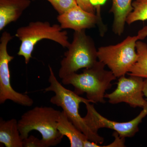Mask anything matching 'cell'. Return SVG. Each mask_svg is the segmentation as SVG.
<instances>
[{"mask_svg": "<svg viewBox=\"0 0 147 147\" xmlns=\"http://www.w3.org/2000/svg\"><path fill=\"white\" fill-rule=\"evenodd\" d=\"M105 65L98 61L82 73L69 74L62 79L64 85H71L78 95L86 94L87 99L92 103H104L105 92L112 87V82L117 77L110 70L105 69Z\"/></svg>", "mask_w": 147, "mask_h": 147, "instance_id": "cell-1", "label": "cell"}, {"mask_svg": "<svg viewBox=\"0 0 147 147\" xmlns=\"http://www.w3.org/2000/svg\"><path fill=\"white\" fill-rule=\"evenodd\" d=\"M61 113L47 106H36L24 113L18 121L21 138L24 140L28 137L31 131L36 130L42 135L43 147L59 144L64 137L57 128Z\"/></svg>", "mask_w": 147, "mask_h": 147, "instance_id": "cell-2", "label": "cell"}, {"mask_svg": "<svg viewBox=\"0 0 147 147\" xmlns=\"http://www.w3.org/2000/svg\"><path fill=\"white\" fill-rule=\"evenodd\" d=\"M50 75L48 82L50 86L44 90L45 92H53L55 95L50 98L52 104L61 107L69 119L86 136L90 141L101 144L104 138L95 133L87 125L84 117L79 113L80 103H92L90 100L81 97L74 92L66 88L58 81L53 69L49 65Z\"/></svg>", "mask_w": 147, "mask_h": 147, "instance_id": "cell-3", "label": "cell"}, {"mask_svg": "<svg viewBox=\"0 0 147 147\" xmlns=\"http://www.w3.org/2000/svg\"><path fill=\"white\" fill-rule=\"evenodd\" d=\"M15 36L21 41L17 55L24 57L26 64L32 57L35 46L40 40H50L67 48L70 44L67 32L63 30L60 25L51 26L47 21L30 22L28 26L18 28Z\"/></svg>", "mask_w": 147, "mask_h": 147, "instance_id": "cell-4", "label": "cell"}, {"mask_svg": "<svg viewBox=\"0 0 147 147\" xmlns=\"http://www.w3.org/2000/svg\"><path fill=\"white\" fill-rule=\"evenodd\" d=\"M61 62L59 77L63 79L82 68H88L97 61V50L94 41L85 30L74 31L73 40Z\"/></svg>", "mask_w": 147, "mask_h": 147, "instance_id": "cell-5", "label": "cell"}, {"mask_svg": "<svg viewBox=\"0 0 147 147\" xmlns=\"http://www.w3.org/2000/svg\"><path fill=\"white\" fill-rule=\"evenodd\" d=\"M138 36H128L115 45L99 47L98 59L107 65L117 78L125 76L137 61L136 42Z\"/></svg>", "mask_w": 147, "mask_h": 147, "instance_id": "cell-6", "label": "cell"}, {"mask_svg": "<svg viewBox=\"0 0 147 147\" xmlns=\"http://www.w3.org/2000/svg\"><path fill=\"white\" fill-rule=\"evenodd\" d=\"M13 37L9 32H4L0 39V104L11 100L19 105L30 107L34 101L28 95L16 91L11 86L9 63L14 59L7 52L8 42Z\"/></svg>", "mask_w": 147, "mask_h": 147, "instance_id": "cell-7", "label": "cell"}, {"mask_svg": "<svg viewBox=\"0 0 147 147\" xmlns=\"http://www.w3.org/2000/svg\"><path fill=\"white\" fill-rule=\"evenodd\" d=\"M91 102L85 103L87 114L84 117L88 127L95 133H98L99 129L107 128L113 129L118 133L121 137H133L139 131V125L143 119L147 115V107L143 110L139 115L131 120L125 122H118L110 120L104 117L96 111Z\"/></svg>", "mask_w": 147, "mask_h": 147, "instance_id": "cell-8", "label": "cell"}, {"mask_svg": "<svg viewBox=\"0 0 147 147\" xmlns=\"http://www.w3.org/2000/svg\"><path fill=\"white\" fill-rule=\"evenodd\" d=\"M144 82V78L139 76H121L116 89L105 94V98L111 104L125 102L133 108L146 107L147 101L144 98L143 91Z\"/></svg>", "mask_w": 147, "mask_h": 147, "instance_id": "cell-9", "label": "cell"}, {"mask_svg": "<svg viewBox=\"0 0 147 147\" xmlns=\"http://www.w3.org/2000/svg\"><path fill=\"white\" fill-rule=\"evenodd\" d=\"M57 19L63 29H71L74 31H79L94 28L98 24L100 34H104L105 32L102 20L96 14L87 12L78 5L58 15Z\"/></svg>", "mask_w": 147, "mask_h": 147, "instance_id": "cell-10", "label": "cell"}, {"mask_svg": "<svg viewBox=\"0 0 147 147\" xmlns=\"http://www.w3.org/2000/svg\"><path fill=\"white\" fill-rule=\"evenodd\" d=\"M31 3L30 0H0V31L17 21Z\"/></svg>", "mask_w": 147, "mask_h": 147, "instance_id": "cell-11", "label": "cell"}, {"mask_svg": "<svg viewBox=\"0 0 147 147\" xmlns=\"http://www.w3.org/2000/svg\"><path fill=\"white\" fill-rule=\"evenodd\" d=\"M23 139L18 129V121L0 119V143L6 147H23Z\"/></svg>", "mask_w": 147, "mask_h": 147, "instance_id": "cell-12", "label": "cell"}, {"mask_svg": "<svg viewBox=\"0 0 147 147\" xmlns=\"http://www.w3.org/2000/svg\"><path fill=\"white\" fill-rule=\"evenodd\" d=\"M133 1L112 0L113 3L110 11L114 14L113 31L115 34L120 36L123 32L126 18L133 9Z\"/></svg>", "mask_w": 147, "mask_h": 147, "instance_id": "cell-13", "label": "cell"}, {"mask_svg": "<svg viewBox=\"0 0 147 147\" xmlns=\"http://www.w3.org/2000/svg\"><path fill=\"white\" fill-rule=\"evenodd\" d=\"M57 128L63 136L67 137L70 147H84L85 143L89 140L86 136L69 119L63 111L58 121Z\"/></svg>", "mask_w": 147, "mask_h": 147, "instance_id": "cell-14", "label": "cell"}, {"mask_svg": "<svg viewBox=\"0 0 147 147\" xmlns=\"http://www.w3.org/2000/svg\"><path fill=\"white\" fill-rule=\"evenodd\" d=\"M136 48L138 58L127 74L147 79V44L138 40L136 42Z\"/></svg>", "mask_w": 147, "mask_h": 147, "instance_id": "cell-15", "label": "cell"}, {"mask_svg": "<svg viewBox=\"0 0 147 147\" xmlns=\"http://www.w3.org/2000/svg\"><path fill=\"white\" fill-rule=\"evenodd\" d=\"M132 6L133 9L126 18L127 24L147 20V0H134Z\"/></svg>", "mask_w": 147, "mask_h": 147, "instance_id": "cell-16", "label": "cell"}, {"mask_svg": "<svg viewBox=\"0 0 147 147\" xmlns=\"http://www.w3.org/2000/svg\"><path fill=\"white\" fill-rule=\"evenodd\" d=\"M59 13L63 14L69 9L78 5L76 0H47Z\"/></svg>", "mask_w": 147, "mask_h": 147, "instance_id": "cell-17", "label": "cell"}, {"mask_svg": "<svg viewBox=\"0 0 147 147\" xmlns=\"http://www.w3.org/2000/svg\"><path fill=\"white\" fill-rule=\"evenodd\" d=\"M23 147H43L41 139L33 135L28 136L23 140Z\"/></svg>", "mask_w": 147, "mask_h": 147, "instance_id": "cell-18", "label": "cell"}, {"mask_svg": "<svg viewBox=\"0 0 147 147\" xmlns=\"http://www.w3.org/2000/svg\"><path fill=\"white\" fill-rule=\"evenodd\" d=\"M77 5L84 10L90 13L96 14L95 7L92 3L91 0H76Z\"/></svg>", "mask_w": 147, "mask_h": 147, "instance_id": "cell-19", "label": "cell"}, {"mask_svg": "<svg viewBox=\"0 0 147 147\" xmlns=\"http://www.w3.org/2000/svg\"><path fill=\"white\" fill-rule=\"evenodd\" d=\"M113 136L115 137V140L110 145L105 147H125V138L121 137L118 133L114 131Z\"/></svg>", "mask_w": 147, "mask_h": 147, "instance_id": "cell-20", "label": "cell"}, {"mask_svg": "<svg viewBox=\"0 0 147 147\" xmlns=\"http://www.w3.org/2000/svg\"><path fill=\"white\" fill-rule=\"evenodd\" d=\"M107 0H91L92 3L94 6L96 11V15L101 19L100 16V6L103 5Z\"/></svg>", "mask_w": 147, "mask_h": 147, "instance_id": "cell-21", "label": "cell"}, {"mask_svg": "<svg viewBox=\"0 0 147 147\" xmlns=\"http://www.w3.org/2000/svg\"><path fill=\"white\" fill-rule=\"evenodd\" d=\"M137 36L139 37V40L144 39L147 36V26L144 27L143 28L139 30Z\"/></svg>", "mask_w": 147, "mask_h": 147, "instance_id": "cell-22", "label": "cell"}, {"mask_svg": "<svg viewBox=\"0 0 147 147\" xmlns=\"http://www.w3.org/2000/svg\"><path fill=\"white\" fill-rule=\"evenodd\" d=\"M143 91L144 96L147 98V79H145L144 80Z\"/></svg>", "mask_w": 147, "mask_h": 147, "instance_id": "cell-23", "label": "cell"}, {"mask_svg": "<svg viewBox=\"0 0 147 147\" xmlns=\"http://www.w3.org/2000/svg\"><path fill=\"white\" fill-rule=\"evenodd\" d=\"M32 1H35V0H32Z\"/></svg>", "mask_w": 147, "mask_h": 147, "instance_id": "cell-24", "label": "cell"}]
</instances>
